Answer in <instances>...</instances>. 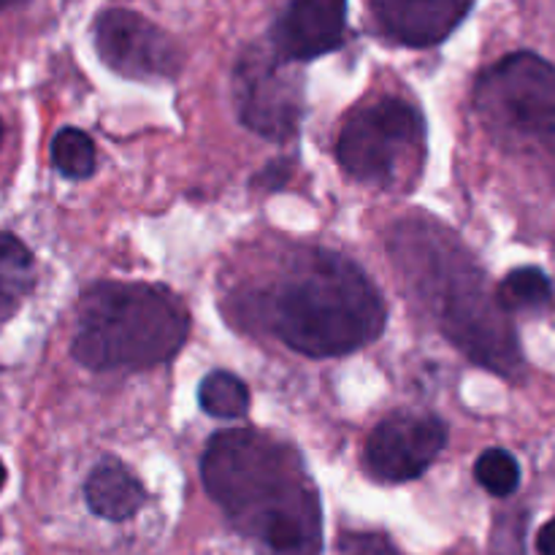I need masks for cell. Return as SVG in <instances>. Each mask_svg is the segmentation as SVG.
<instances>
[{"instance_id":"6da1fadb","label":"cell","mask_w":555,"mask_h":555,"mask_svg":"<svg viewBox=\"0 0 555 555\" xmlns=\"http://www.w3.org/2000/svg\"><path fill=\"white\" fill-rule=\"evenodd\" d=\"M206 493L269 555L323 553V509L301 455L258 431H222L201 461Z\"/></svg>"},{"instance_id":"7a4b0ae2","label":"cell","mask_w":555,"mask_h":555,"mask_svg":"<svg viewBox=\"0 0 555 555\" xmlns=\"http://www.w3.org/2000/svg\"><path fill=\"white\" fill-rule=\"evenodd\" d=\"M390 249L404 282L426 304L442 334L475 363L513 377L524 363L518 336L453 233L439 231L434 222H401Z\"/></svg>"},{"instance_id":"3957f363","label":"cell","mask_w":555,"mask_h":555,"mask_svg":"<svg viewBox=\"0 0 555 555\" xmlns=\"http://www.w3.org/2000/svg\"><path fill=\"white\" fill-rule=\"evenodd\" d=\"M269 320L291 350L307 358H339L372 345L383 334L388 309L352 260L314 249L274 287Z\"/></svg>"},{"instance_id":"277c9868","label":"cell","mask_w":555,"mask_h":555,"mask_svg":"<svg viewBox=\"0 0 555 555\" xmlns=\"http://www.w3.org/2000/svg\"><path fill=\"white\" fill-rule=\"evenodd\" d=\"M188 334V309L168 287L98 282L81 296L70 352L92 372L152 369L171 361Z\"/></svg>"},{"instance_id":"5b68a950","label":"cell","mask_w":555,"mask_h":555,"mask_svg":"<svg viewBox=\"0 0 555 555\" xmlns=\"http://www.w3.org/2000/svg\"><path fill=\"white\" fill-rule=\"evenodd\" d=\"M475 112L491 139L555 171V68L534 52H515L482 70Z\"/></svg>"},{"instance_id":"8992f818","label":"cell","mask_w":555,"mask_h":555,"mask_svg":"<svg viewBox=\"0 0 555 555\" xmlns=\"http://www.w3.org/2000/svg\"><path fill=\"white\" fill-rule=\"evenodd\" d=\"M336 160L361 184L410 190L426 160V122L404 98H379L347 114L336 139Z\"/></svg>"},{"instance_id":"52a82bcc","label":"cell","mask_w":555,"mask_h":555,"mask_svg":"<svg viewBox=\"0 0 555 555\" xmlns=\"http://www.w3.org/2000/svg\"><path fill=\"white\" fill-rule=\"evenodd\" d=\"M274 52L249 49L233 70L238 119L269 141L293 139L304 117L301 79Z\"/></svg>"},{"instance_id":"ba28073f","label":"cell","mask_w":555,"mask_h":555,"mask_svg":"<svg viewBox=\"0 0 555 555\" xmlns=\"http://www.w3.org/2000/svg\"><path fill=\"white\" fill-rule=\"evenodd\" d=\"M95 49L108 68L128 79H173L182 68L173 38L128 9H108L98 16Z\"/></svg>"},{"instance_id":"9c48e42d","label":"cell","mask_w":555,"mask_h":555,"mask_svg":"<svg viewBox=\"0 0 555 555\" xmlns=\"http://www.w3.org/2000/svg\"><path fill=\"white\" fill-rule=\"evenodd\" d=\"M444 442L448 428L434 415L396 412L374 428L363 450V461L377 480H417L437 461Z\"/></svg>"},{"instance_id":"30bf717a","label":"cell","mask_w":555,"mask_h":555,"mask_svg":"<svg viewBox=\"0 0 555 555\" xmlns=\"http://www.w3.org/2000/svg\"><path fill=\"white\" fill-rule=\"evenodd\" d=\"M347 0H291L271 33V52L285 63H307L345 43Z\"/></svg>"},{"instance_id":"8fae6325","label":"cell","mask_w":555,"mask_h":555,"mask_svg":"<svg viewBox=\"0 0 555 555\" xmlns=\"http://www.w3.org/2000/svg\"><path fill=\"white\" fill-rule=\"evenodd\" d=\"M374 20L393 41L406 47H437L466 14L475 0H369Z\"/></svg>"},{"instance_id":"7c38bea8","label":"cell","mask_w":555,"mask_h":555,"mask_svg":"<svg viewBox=\"0 0 555 555\" xmlns=\"http://www.w3.org/2000/svg\"><path fill=\"white\" fill-rule=\"evenodd\" d=\"M85 499L98 518L128 520L144 507L146 491L122 461L103 459L87 477Z\"/></svg>"},{"instance_id":"4fadbf2b","label":"cell","mask_w":555,"mask_h":555,"mask_svg":"<svg viewBox=\"0 0 555 555\" xmlns=\"http://www.w3.org/2000/svg\"><path fill=\"white\" fill-rule=\"evenodd\" d=\"M36 282V263L25 244L0 231V323L20 309Z\"/></svg>"},{"instance_id":"5bb4252c","label":"cell","mask_w":555,"mask_h":555,"mask_svg":"<svg viewBox=\"0 0 555 555\" xmlns=\"http://www.w3.org/2000/svg\"><path fill=\"white\" fill-rule=\"evenodd\" d=\"M553 298V285L547 274L537 266L509 271L496 291V301L504 312H524V309H542Z\"/></svg>"},{"instance_id":"9a60e30c","label":"cell","mask_w":555,"mask_h":555,"mask_svg":"<svg viewBox=\"0 0 555 555\" xmlns=\"http://www.w3.org/2000/svg\"><path fill=\"white\" fill-rule=\"evenodd\" d=\"M201 410L220 421H233L249 410V390L236 374L211 372L206 374L198 388Z\"/></svg>"},{"instance_id":"2e32d148","label":"cell","mask_w":555,"mask_h":555,"mask_svg":"<svg viewBox=\"0 0 555 555\" xmlns=\"http://www.w3.org/2000/svg\"><path fill=\"white\" fill-rule=\"evenodd\" d=\"M52 163L65 179H87L95 171V144L79 128H63L52 141Z\"/></svg>"},{"instance_id":"e0dca14e","label":"cell","mask_w":555,"mask_h":555,"mask_svg":"<svg viewBox=\"0 0 555 555\" xmlns=\"http://www.w3.org/2000/svg\"><path fill=\"white\" fill-rule=\"evenodd\" d=\"M475 477L491 496H513L520 486V466L507 450H486L475 464Z\"/></svg>"},{"instance_id":"ac0fdd59","label":"cell","mask_w":555,"mask_h":555,"mask_svg":"<svg viewBox=\"0 0 555 555\" xmlns=\"http://www.w3.org/2000/svg\"><path fill=\"white\" fill-rule=\"evenodd\" d=\"M524 537H526L524 513L499 515L496 529H493V537H491V555H526Z\"/></svg>"},{"instance_id":"d6986e66","label":"cell","mask_w":555,"mask_h":555,"mask_svg":"<svg viewBox=\"0 0 555 555\" xmlns=\"http://www.w3.org/2000/svg\"><path fill=\"white\" fill-rule=\"evenodd\" d=\"M339 555H399L388 537L379 534H347L339 542Z\"/></svg>"},{"instance_id":"ffe728a7","label":"cell","mask_w":555,"mask_h":555,"mask_svg":"<svg viewBox=\"0 0 555 555\" xmlns=\"http://www.w3.org/2000/svg\"><path fill=\"white\" fill-rule=\"evenodd\" d=\"M287 177H291V163H271V166H266V171L258 177V184L260 188L276 190L285 184Z\"/></svg>"},{"instance_id":"44dd1931","label":"cell","mask_w":555,"mask_h":555,"mask_svg":"<svg viewBox=\"0 0 555 555\" xmlns=\"http://www.w3.org/2000/svg\"><path fill=\"white\" fill-rule=\"evenodd\" d=\"M537 551L540 555H555V518L542 526L540 537H537Z\"/></svg>"},{"instance_id":"7402d4cb","label":"cell","mask_w":555,"mask_h":555,"mask_svg":"<svg viewBox=\"0 0 555 555\" xmlns=\"http://www.w3.org/2000/svg\"><path fill=\"white\" fill-rule=\"evenodd\" d=\"M27 0H0V11H9V9H20V5H25Z\"/></svg>"},{"instance_id":"603a6c76","label":"cell","mask_w":555,"mask_h":555,"mask_svg":"<svg viewBox=\"0 0 555 555\" xmlns=\"http://www.w3.org/2000/svg\"><path fill=\"white\" fill-rule=\"evenodd\" d=\"M3 486H5V466L3 461H0V491H3Z\"/></svg>"},{"instance_id":"cb8c5ba5","label":"cell","mask_w":555,"mask_h":555,"mask_svg":"<svg viewBox=\"0 0 555 555\" xmlns=\"http://www.w3.org/2000/svg\"><path fill=\"white\" fill-rule=\"evenodd\" d=\"M0 141H3V122H0Z\"/></svg>"}]
</instances>
